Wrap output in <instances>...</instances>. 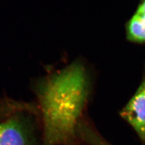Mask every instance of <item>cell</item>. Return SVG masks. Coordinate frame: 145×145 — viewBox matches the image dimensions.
I'll list each match as a JSON object with an SVG mask.
<instances>
[{
  "label": "cell",
  "instance_id": "cell-5",
  "mask_svg": "<svg viewBox=\"0 0 145 145\" xmlns=\"http://www.w3.org/2000/svg\"><path fill=\"white\" fill-rule=\"evenodd\" d=\"M137 12L140 13L145 18V0H143L142 1L141 4L138 7Z\"/></svg>",
  "mask_w": 145,
  "mask_h": 145
},
{
  "label": "cell",
  "instance_id": "cell-6",
  "mask_svg": "<svg viewBox=\"0 0 145 145\" xmlns=\"http://www.w3.org/2000/svg\"><path fill=\"white\" fill-rule=\"evenodd\" d=\"M144 142H145V140H144Z\"/></svg>",
  "mask_w": 145,
  "mask_h": 145
},
{
  "label": "cell",
  "instance_id": "cell-3",
  "mask_svg": "<svg viewBox=\"0 0 145 145\" xmlns=\"http://www.w3.org/2000/svg\"><path fill=\"white\" fill-rule=\"evenodd\" d=\"M121 116L133 127L143 140H145V81L123 109Z\"/></svg>",
  "mask_w": 145,
  "mask_h": 145
},
{
  "label": "cell",
  "instance_id": "cell-2",
  "mask_svg": "<svg viewBox=\"0 0 145 145\" xmlns=\"http://www.w3.org/2000/svg\"><path fill=\"white\" fill-rule=\"evenodd\" d=\"M29 121L22 114H16L1 122L0 145H35Z\"/></svg>",
  "mask_w": 145,
  "mask_h": 145
},
{
  "label": "cell",
  "instance_id": "cell-4",
  "mask_svg": "<svg viewBox=\"0 0 145 145\" xmlns=\"http://www.w3.org/2000/svg\"><path fill=\"white\" fill-rule=\"evenodd\" d=\"M128 35L131 40L145 42V18L136 12L128 25Z\"/></svg>",
  "mask_w": 145,
  "mask_h": 145
},
{
  "label": "cell",
  "instance_id": "cell-1",
  "mask_svg": "<svg viewBox=\"0 0 145 145\" xmlns=\"http://www.w3.org/2000/svg\"><path fill=\"white\" fill-rule=\"evenodd\" d=\"M88 89L87 72L79 62L49 72L36 83L44 145L65 144L74 137Z\"/></svg>",
  "mask_w": 145,
  "mask_h": 145
}]
</instances>
